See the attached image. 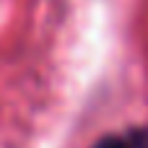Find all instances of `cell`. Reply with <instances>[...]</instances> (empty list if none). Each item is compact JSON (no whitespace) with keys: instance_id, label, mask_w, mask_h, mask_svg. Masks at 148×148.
Returning <instances> with one entry per match:
<instances>
[{"instance_id":"cell-1","label":"cell","mask_w":148,"mask_h":148,"mask_svg":"<svg viewBox=\"0 0 148 148\" xmlns=\"http://www.w3.org/2000/svg\"><path fill=\"white\" fill-rule=\"evenodd\" d=\"M94 148H148V133H138V135H104L101 140H96Z\"/></svg>"}]
</instances>
